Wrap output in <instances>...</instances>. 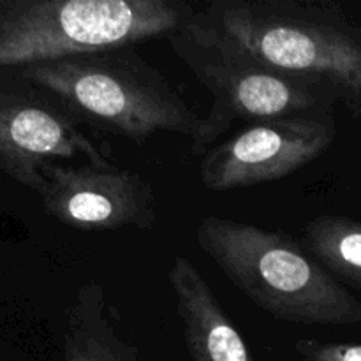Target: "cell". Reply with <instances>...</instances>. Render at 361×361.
I'll use <instances>...</instances> for the list:
<instances>
[{
  "mask_svg": "<svg viewBox=\"0 0 361 361\" xmlns=\"http://www.w3.org/2000/svg\"><path fill=\"white\" fill-rule=\"evenodd\" d=\"M203 37L289 76L342 94L361 90V41L331 4L214 0L185 21Z\"/></svg>",
  "mask_w": 361,
  "mask_h": 361,
  "instance_id": "obj_1",
  "label": "cell"
},
{
  "mask_svg": "<svg viewBox=\"0 0 361 361\" xmlns=\"http://www.w3.org/2000/svg\"><path fill=\"white\" fill-rule=\"evenodd\" d=\"M196 242L235 288L275 319L331 326L361 317L351 296L286 233L208 215L196 228Z\"/></svg>",
  "mask_w": 361,
  "mask_h": 361,
  "instance_id": "obj_2",
  "label": "cell"
},
{
  "mask_svg": "<svg viewBox=\"0 0 361 361\" xmlns=\"http://www.w3.org/2000/svg\"><path fill=\"white\" fill-rule=\"evenodd\" d=\"M20 74L83 120L136 145L157 133L192 140L203 120L133 46L35 63Z\"/></svg>",
  "mask_w": 361,
  "mask_h": 361,
  "instance_id": "obj_3",
  "label": "cell"
},
{
  "mask_svg": "<svg viewBox=\"0 0 361 361\" xmlns=\"http://www.w3.org/2000/svg\"><path fill=\"white\" fill-rule=\"evenodd\" d=\"M192 11L180 0H6L0 69L130 48L171 35Z\"/></svg>",
  "mask_w": 361,
  "mask_h": 361,
  "instance_id": "obj_4",
  "label": "cell"
},
{
  "mask_svg": "<svg viewBox=\"0 0 361 361\" xmlns=\"http://www.w3.org/2000/svg\"><path fill=\"white\" fill-rule=\"evenodd\" d=\"M178 59L214 97L190 140V154L203 157L236 122H263L316 113L324 85L259 66L183 23L168 35Z\"/></svg>",
  "mask_w": 361,
  "mask_h": 361,
  "instance_id": "obj_5",
  "label": "cell"
},
{
  "mask_svg": "<svg viewBox=\"0 0 361 361\" xmlns=\"http://www.w3.org/2000/svg\"><path fill=\"white\" fill-rule=\"evenodd\" d=\"M334 134V122L312 113L254 122L203 155L201 182L224 192L286 178L321 157Z\"/></svg>",
  "mask_w": 361,
  "mask_h": 361,
  "instance_id": "obj_6",
  "label": "cell"
},
{
  "mask_svg": "<svg viewBox=\"0 0 361 361\" xmlns=\"http://www.w3.org/2000/svg\"><path fill=\"white\" fill-rule=\"evenodd\" d=\"M42 207L63 226L80 231L157 224L154 190L140 173L116 166L48 164L41 189Z\"/></svg>",
  "mask_w": 361,
  "mask_h": 361,
  "instance_id": "obj_7",
  "label": "cell"
},
{
  "mask_svg": "<svg viewBox=\"0 0 361 361\" xmlns=\"http://www.w3.org/2000/svg\"><path fill=\"white\" fill-rule=\"evenodd\" d=\"M76 155L90 164H111L62 101L0 95V171L39 190L46 166Z\"/></svg>",
  "mask_w": 361,
  "mask_h": 361,
  "instance_id": "obj_8",
  "label": "cell"
},
{
  "mask_svg": "<svg viewBox=\"0 0 361 361\" xmlns=\"http://www.w3.org/2000/svg\"><path fill=\"white\" fill-rule=\"evenodd\" d=\"M168 281L192 361H254L249 345L190 259L176 256Z\"/></svg>",
  "mask_w": 361,
  "mask_h": 361,
  "instance_id": "obj_9",
  "label": "cell"
},
{
  "mask_svg": "<svg viewBox=\"0 0 361 361\" xmlns=\"http://www.w3.org/2000/svg\"><path fill=\"white\" fill-rule=\"evenodd\" d=\"M63 361H140L137 349L116 334L101 282L80 286L67 314Z\"/></svg>",
  "mask_w": 361,
  "mask_h": 361,
  "instance_id": "obj_10",
  "label": "cell"
},
{
  "mask_svg": "<svg viewBox=\"0 0 361 361\" xmlns=\"http://www.w3.org/2000/svg\"><path fill=\"white\" fill-rule=\"evenodd\" d=\"M300 361H361V345L323 344L317 341H298L295 345Z\"/></svg>",
  "mask_w": 361,
  "mask_h": 361,
  "instance_id": "obj_11",
  "label": "cell"
}]
</instances>
